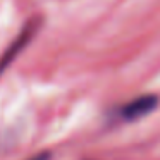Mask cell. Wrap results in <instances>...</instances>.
I'll return each mask as SVG.
<instances>
[{
    "label": "cell",
    "mask_w": 160,
    "mask_h": 160,
    "mask_svg": "<svg viewBox=\"0 0 160 160\" xmlns=\"http://www.w3.org/2000/svg\"><path fill=\"white\" fill-rule=\"evenodd\" d=\"M42 24H43V18L42 16H35V18H31L24 26H22L19 35L12 40L11 45L5 48V52L0 55V76L4 74V71L7 69L26 48H28V45L35 40V36L38 35Z\"/></svg>",
    "instance_id": "cell-1"
},
{
    "label": "cell",
    "mask_w": 160,
    "mask_h": 160,
    "mask_svg": "<svg viewBox=\"0 0 160 160\" xmlns=\"http://www.w3.org/2000/svg\"><path fill=\"white\" fill-rule=\"evenodd\" d=\"M157 105H158V98L155 95H143V97H138L129 103H126L121 108V115L126 121H134V119H139L155 110Z\"/></svg>",
    "instance_id": "cell-2"
},
{
    "label": "cell",
    "mask_w": 160,
    "mask_h": 160,
    "mask_svg": "<svg viewBox=\"0 0 160 160\" xmlns=\"http://www.w3.org/2000/svg\"><path fill=\"white\" fill-rule=\"evenodd\" d=\"M50 158H52V153L50 152H40V153L33 155L31 158H28V160H50Z\"/></svg>",
    "instance_id": "cell-3"
}]
</instances>
